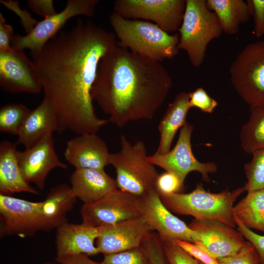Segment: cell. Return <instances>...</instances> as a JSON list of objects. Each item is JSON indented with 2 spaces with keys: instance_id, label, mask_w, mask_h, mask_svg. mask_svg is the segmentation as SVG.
I'll return each instance as SVG.
<instances>
[{
  "instance_id": "cb8c5ba5",
  "label": "cell",
  "mask_w": 264,
  "mask_h": 264,
  "mask_svg": "<svg viewBox=\"0 0 264 264\" xmlns=\"http://www.w3.org/2000/svg\"><path fill=\"white\" fill-rule=\"evenodd\" d=\"M189 93H178L168 107L159 122L158 130L160 140L155 153L163 154L170 151L174 138L186 123L187 113L191 109Z\"/></svg>"
},
{
  "instance_id": "74e56055",
  "label": "cell",
  "mask_w": 264,
  "mask_h": 264,
  "mask_svg": "<svg viewBox=\"0 0 264 264\" xmlns=\"http://www.w3.org/2000/svg\"><path fill=\"white\" fill-rule=\"evenodd\" d=\"M248 1L253 19L254 34L257 38H260L264 35V0H249Z\"/></svg>"
},
{
  "instance_id": "f1b7e54d",
  "label": "cell",
  "mask_w": 264,
  "mask_h": 264,
  "mask_svg": "<svg viewBox=\"0 0 264 264\" xmlns=\"http://www.w3.org/2000/svg\"><path fill=\"white\" fill-rule=\"evenodd\" d=\"M251 154V160L244 165L247 181L243 187L247 192L264 189V149Z\"/></svg>"
},
{
  "instance_id": "d6a6232c",
  "label": "cell",
  "mask_w": 264,
  "mask_h": 264,
  "mask_svg": "<svg viewBox=\"0 0 264 264\" xmlns=\"http://www.w3.org/2000/svg\"><path fill=\"white\" fill-rule=\"evenodd\" d=\"M218 260L220 264H261L256 249L248 241L239 252Z\"/></svg>"
},
{
  "instance_id": "7a4b0ae2",
  "label": "cell",
  "mask_w": 264,
  "mask_h": 264,
  "mask_svg": "<svg viewBox=\"0 0 264 264\" xmlns=\"http://www.w3.org/2000/svg\"><path fill=\"white\" fill-rule=\"evenodd\" d=\"M173 80L161 62L116 45L101 59L91 94L119 128L151 120L164 103Z\"/></svg>"
},
{
  "instance_id": "9c48e42d",
  "label": "cell",
  "mask_w": 264,
  "mask_h": 264,
  "mask_svg": "<svg viewBox=\"0 0 264 264\" xmlns=\"http://www.w3.org/2000/svg\"><path fill=\"white\" fill-rule=\"evenodd\" d=\"M98 0H68L60 12L37 22L25 35H14L11 46L23 50L29 49L32 54L39 53L70 18L76 16L91 17L95 14Z\"/></svg>"
},
{
  "instance_id": "484cf974",
  "label": "cell",
  "mask_w": 264,
  "mask_h": 264,
  "mask_svg": "<svg viewBox=\"0 0 264 264\" xmlns=\"http://www.w3.org/2000/svg\"><path fill=\"white\" fill-rule=\"evenodd\" d=\"M234 213L248 228L264 233V189L247 192L234 206Z\"/></svg>"
},
{
  "instance_id": "83f0119b",
  "label": "cell",
  "mask_w": 264,
  "mask_h": 264,
  "mask_svg": "<svg viewBox=\"0 0 264 264\" xmlns=\"http://www.w3.org/2000/svg\"><path fill=\"white\" fill-rule=\"evenodd\" d=\"M31 111L22 103L8 104L0 109V131L18 135L25 119Z\"/></svg>"
},
{
  "instance_id": "d6986e66",
  "label": "cell",
  "mask_w": 264,
  "mask_h": 264,
  "mask_svg": "<svg viewBox=\"0 0 264 264\" xmlns=\"http://www.w3.org/2000/svg\"><path fill=\"white\" fill-rule=\"evenodd\" d=\"M99 235V228L83 222L71 223L68 221L56 229L55 246L56 257L84 254L88 256L99 254L95 239Z\"/></svg>"
},
{
  "instance_id": "4dcf8cb0",
  "label": "cell",
  "mask_w": 264,
  "mask_h": 264,
  "mask_svg": "<svg viewBox=\"0 0 264 264\" xmlns=\"http://www.w3.org/2000/svg\"><path fill=\"white\" fill-rule=\"evenodd\" d=\"M141 247L147 254L151 264H167L162 242L156 233H152L146 236Z\"/></svg>"
},
{
  "instance_id": "f35d334b",
  "label": "cell",
  "mask_w": 264,
  "mask_h": 264,
  "mask_svg": "<svg viewBox=\"0 0 264 264\" xmlns=\"http://www.w3.org/2000/svg\"><path fill=\"white\" fill-rule=\"evenodd\" d=\"M12 26L6 22L2 13H0V53L12 49L11 44L14 37Z\"/></svg>"
},
{
  "instance_id": "3957f363",
  "label": "cell",
  "mask_w": 264,
  "mask_h": 264,
  "mask_svg": "<svg viewBox=\"0 0 264 264\" xmlns=\"http://www.w3.org/2000/svg\"><path fill=\"white\" fill-rule=\"evenodd\" d=\"M110 22L119 46L161 62L175 57L178 52L179 36L171 35L155 23L125 19L114 12L109 17Z\"/></svg>"
},
{
  "instance_id": "7402d4cb",
  "label": "cell",
  "mask_w": 264,
  "mask_h": 264,
  "mask_svg": "<svg viewBox=\"0 0 264 264\" xmlns=\"http://www.w3.org/2000/svg\"><path fill=\"white\" fill-rule=\"evenodd\" d=\"M78 198L70 186L60 184L52 188L42 201L43 230L49 231L67 222L66 216Z\"/></svg>"
},
{
  "instance_id": "4fadbf2b",
  "label": "cell",
  "mask_w": 264,
  "mask_h": 264,
  "mask_svg": "<svg viewBox=\"0 0 264 264\" xmlns=\"http://www.w3.org/2000/svg\"><path fill=\"white\" fill-rule=\"evenodd\" d=\"M139 199L140 217L156 231L162 242L176 240L196 242V233L171 212L156 190Z\"/></svg>"
},
{
  "instance_id": "ba28073f",
  "label": "cell",
  "mask_w": 264,
  "mask_h": 264,
  "mask_svg": "<svg viewBox=\"0 0 264 264\" xmlns=\"http://www.w3.org/2000/svg\"><path fill=\"white\" fill-rule=\"evenodd\" d=\"M186 0H116L113 12L126 19L151 21L167 33L180 27Z\"/></svg>"
},
{
  "instance_id": "e0dca14e",
  "label": "cell",
  "mask_w": 264,
  "mask_h": 264,
  "mask_svg": "<svg viewBox=\"0 0 264 264\" xmlns=\"http://www.w3.org/2000/svg\"><path fill=\"white\" fill-rule=\"evenodd\" d=\"M154 229L141 217L126 220L113 225L99 227L96 246L104 255L140 246Z\"/></svg>"
},
{
  "instance_id": "2e32d148",
  "label": "cell",
  "mask_w": 264,
  "mask_h": 264,
  "mask_svg": "<svg viewBox=\"0 0 264 264\" xmlns=\"http://www.w3.org/2000/svg\"><path fill=\"white\" fill-rule=\"evenodd\" d=\"M0 86L12 94H37L43 90L33 61L23 50L13 47L0 53Z\"/></svg>"
},
{
  "instance_id": "4316f807",
  "label": "cell",
  "mask_w": 264,
  "mask_h": 264,
  "mask_svg": "<svg viewBox=\"0 0 264 264\" xmlns=\"http://www.w3.org/2000/svg\"><path fill=\"white\" fill-rule=\"evenodd\" d=\"M250 115L240 132L242 147L246 153L264 149V105L250 107Z\"/></svg>"
},
{
  "instance_id": "9a60e30c",
  "label": "cell",
  "mask_w": 264,
  "mask_h": 264,
  "mask_svg": "<svg viewBox=\"0 0 264 264\" xmlns=\"http://www.w3.org/2000/svg\"><path fill=\"white\" fill-rule=\"evenodd\" d=\"M17 157L24 179L40 190L44 188L46 177L51 170L67 168L56 152L53 133L47 134L30 148L17 150Z\"/></svg>"
},
{
  "instance_id": "ac0fdd59",
  "label": "cell",
  "mask_w": 264,
  "mask_h": 264,
  "mask_svg": "<svg viewBox=\"0 0 264 264\" xmlns=\"http://www.w3.org/2000/svg\"><path fill=\"white\" fill-rule=\"evenodd\" d=\"M110 155L106 142L96 133L77 135L67 142L64 153L75 169L105 170L110 164Z\"/></svg>"
},
{
  "instance_id": "44dd1931",
  "label": "cell",
  "mask_w": 264,
  "mask_h": 264,
  "mask_svg": "<svg viewBox=\"0 0 264 264\" xmlns=\"http://www.w3.org/2000/svg\"><path fill=\"white\" fill-rule=\"evenodd\" d=\"M70 180L73 193L84 204L97 200L117 188L115 179L105 170L75 169Z\"/></svg>"
},
{
  "instance_id": "8992f818",
  "label": "cell",
  "mask_w": 264,
  "mask_h": 264,
  "mask_svg": "<svg viewBox=\"0 0 264 264\" xmlns=\"http://www.w3.org/2000/svg\"><path fill=\"white\" fill-rule=\"evenodd\" d=\"M178 30V49L186 52L195 67L203 62L208 44L223 32L216 14L208 8L206 0H186L183 20Z\"/></svg>"
},
{
  "instance_id": "603a6c76",
  "label": "cell",
  "mask_w": 264,
  "mask_h": 264,
  "mask_svg": "<svg viewBox=\"0 0 264 264\" xmlns=\"http://www.w3.org/2000/svg\"><path fill=\"white\" fill-rule=\"evenodd\" d=\"M16 143L2 140L0 143V194L17 193L38 195V191L23 178L17 157Z\"/></svg>"
},
{
  "instance_id": "7c38bea8",
  "label": "cell",
  "mask_w": 264,
  "mask_h": 264,
  "mask_svg": "<svg viewBox=\"0 0 264 264\" xmlns=\"http://www.w3.org/2000/svg\"><path fill=\"white\" fill-rule=\"evenodd\" d=\"M42 201L0 194V236L32 237L43 230Z\"/></svg>"
},
{
  "instance_id": "5b68a950",
  "label": "cell",
  "mask_w": 264,
  "mask_h": 264,
  "mask_svg": "<svg viewBox=\"0 0 264 264\" xmlns=\"http://www.w3.org/2000/svg\"><path fill=\"white\" fill-rule=\"evenodd\" d=\"M120 142V151L110 155L117 188L138 198L156 190L159 174L154 165L147 160L144 142L139 140L132 144L124 135Z\"/></svg>"
},
{
  "instance_id": "f546056e",
  "label": "cell",
  "mask_w": 264,
  "mask_h": 264,
  "mask_svg": "<svg viewBox=\"0 0 264 264\" xmlns=\"http://www.w3.org/2000/svg\"><path fill=\"white\" fill-rule=\"evenodd\" d=\"M99 264H151V263L140 246L122 252L104 255Z\"/></svg>"
},
{
  "instance_id": "7bdbcfd3",
  "label": "cell",
  "mask_w": 264,
  "mask_h": 264,
  "mask_svg": "<svg viewBox=\"0 0 264 264\" xmlns=\"http://www.w3.org/2000/svg\"><path fill=\"white\" fill-rule=\"evenodd\" d=\"M199 264H203V263H201V262H199Z\"/></svg>"
},
{
  "instance_id": "52a82bcc",
  "label": "cell",
  "mask_w": 264,
  "mask_h": 264,
  "mask_svg": "<svg viewBox=\"0 0 264 264\" xmlns=\"http://www.w3.org/2000/svg\"><path fill=\"white\" fill-rule=\"evenodd\" d=\"M230 82L248 105H264V40L247 44L229 67Z\"/></svg>"
},
{
  "instance_id": "277c9868",
  "label": "cell",
  "mask_w": 264,
  "mask_h": 264,
  "mask_svg": "<svg viewBox=\"0 0 264 264\" xmlns=\"http://www.w3.org/2000/svg\"><path fill=\"white\" fill-rule=\"evenodd\" d=\"M243 187L232 191L226 189L218 193L206 191L201 183L189 193L159 194L164 205L174 213L193 216L195 219L214 220L230 226H237L234 202L243 192Z\"/></svg>"
},
{
  "instance_id": "8fae6325",
  "label": "cell",
  "mask_w": 264,
  "mask_h": 264,
  "mask_svg": "<svg viewBox=\"0 0 264 264\" xmlns=\"http://www.w3.org/2000/svg\"><path fill=\"white\" fill-rule=\"evenodd\" d=\"M82 222L95 227L113 225L140 217L139 198L116 188L94 202L83 204Z\"/></svg>"
},
{
  "instance_id": "b9f144b4",
  "label": "cell",
  "mask_w": 264,
  "mask_h": 264,
  "mask_svg": "<svg viewBox=\"0 0 264 264\" xmlns=\"http://www.w3.org/2000/svg\"><path fill=\"white\" fill-rule=\"evenodd\" d=\"M42 264H59L58 263L57 264V262L56 263L51 262H44Z\"/></svg>"
},
{
  "instance_id": "ee69618b",
  "label": "cell",
  "mask_w": 264,
  "mask_h": 264,
  "mask_svg": "<svg viewBox=\"0 0 264 264\" xmlns=\"http://www.w3.org/2000/svg\"><path fill=\"white\" fill-rule=\"evenodd\" d=\"M261 264H264V263H261Z\"/></svg>"
},
{
  "instance_id": "ffe728a7",
  "label": "cell",
  "mask_w": 264,
  "mask_h": 264,
  "mask_svg": "<svg viewBox=\"0 0 264 264\" xmlns=\"http://www.w3.org/2000/svg\"><path fill=\"white\" fill-rule=\"evenodd\" d=\"M58 118L52 105L45 97L25 119L17 135L16 145L30 148L43 137L54 132H59Z\"/></svg>"
},
{
  "instance_id": "d4e9b609",
  "label": "cell",
  "mask_w": 264,
  "mask_h": 264,
  "mask_svg": "<svg viewBox=\"0 0 264 264\" xmlns=\"http://www.w3.org/2000/svg\"><path fill=\"white\" fill-rule=\"evenodd\" d=\"M206 5L216 14L222 32L225 34H237L240 25L246 22L251 16L248 0H206Z\"/></svg>"
},
{
  "instance_id": "e575fe53",
  "label": "cell",
  "mask_w": 264,
  "mask_h": 264,
  "mask_svg": "<svg viewBox=\"0 0 264 264\" xmlns=\"http://www.w3.org/2000/svg\"><path fill=\"white\" fill-rule=\"evenodd\" d=\"M184 183L175 175L165 172L159 175L155 188L159 194L180 193L183 189Z\"/></svg>"
},
{
  "instance_id": "8d00e7d4",
  "label": "cell",
  "mask_w": 264,
  "mask_h": 264,
  "mask_svg": "<svg viewBox=\"0 0 264 264\" xmlns=\"http://www.w3.org/2000/svg\"><path fill=\"white\" fill-rule=\"evenodd\" d=\"M176 243L193 257L204 264H220L204 249L196 244L182 240H176Z\"/></svg>"
},
{
  "instance_id": "ab89813d",
  "label": "cell",
  "mask_w": 264,
  "mask_h": 264,
  "mask_svg": "<svg viewBox=\"0 0 264 264\" xmlns=\"http://www.w3.org/2000/svg\"><path fill=\"white\" fill-rule=\"evenodd\" d=\"M29 7L35 13L45 18L57 13L53 7V1L51 0H27Z\"/></svg>"
},
{
  "instance_id": "30bf717a",
  "label": "cell",
  "mask_w": 264,
  "mask_h": 264,
  "mask_svg": "<svg viewBox=\"0 0 264 264\" xmlns=\"http://www.w3.org/2000/svg\"><path fill=\"white\" fill-rule=\"evenodd\" d=\"M193 125L186 121L180 129L179 134L175 147L166 154L154 153L147 156V160L154 166L177 176L184 183L187 176L192 172H198L202 179L209 181V174L217 171L215 162H201L193 154L191 136Z\"/></svg>"
},
{
  "instance_id": "6da1fadb",
  "label": "cell",
  "mask_w": 264,
  "mask_h": 264,
  "mask_svg": "<svg viewBox=\"0 0 264 264\" xmlns=\"http://www.w3.org/2000/svg\"><path fill=\"white\" fill-rule=\"evenodd\" d=\"M117 45L114 32L78 19L32 55L44 96L51 103L59 132L96 133L109 119L96 114L91 92L102 58Z\"/></svg>"
},
{
  "instance_id": "d590c367",
  "label": "cell",
  "mask_w": 264,
  "mask_h": 264,
  "mask_svg": "<svg viewBox=\"0 0 264 264\" xmlns=\"http://www.w3.org/2000/svg\"><path fill=\"white\" fill-rule=\"evenodd\" d=\"M237 230L250 242L256 249L261 263H264V235H261L246 227L234 217Z\"/></svg>"
},
{
  "instance_id": "1f68e13d",
  "label": "cell",
  "mask_w": 264,
  "mask_h": 264,
  "mask_svg": "<svg viewBox=\"0 0 264 264\" xmlns=\"http://www.w3.org/2000/svg\"><path fill=\"white\" fill-rule=\"evenodd\" d=\"M167 264H199V262L177 245L175 242H162Z\"/></svg>"
},
{
  "instance_id": "836d02e7",
  "label": "cell",
  "mask_w": 264,
  "mask_h": 264,
  "mask_svg": "<svg viewBox=\"0 0 264 264\" xmlns=\"http://www.w3.org/2000/svg\"><path fill=\"white\" fill-rule=\"evenodd\" d=\"M189 104L191 108H198L202 112L212 113L218 104L210 97L206 90L201 87L197 88L193 91L189 93Z\"/></svg>"
},
{
  "instance_id": "5bb4252c",
  "label": "cell",
  "mask_w": 264,
  "mask_h": 264,
  "mask_svg": "<svg viewBox=\"0 0 264 264\" xmlns=\"http://www.w3.org/2000/svg\"><path fill=\"white\" fill-rule=\"evenodd\" d=\"M188 226L196 233L194 243L217 259L237 253L247 243L238 230L220 221L195 219Z\"/></svg>"
},
{
  "instance_id": "60d3db41",
  "label": "cell",
  "mask_w": 264,
  "mask_h": 264,
  "mask_svg": "<svg viewBox=\"0 0 264 264\" xmlns=\"http://www.w3.org/2000/svg\"><path fill=\"white\" fill-rule=\"evenodd\" d=\"M59 264H99L84 254L68 255L55 258Z\"/></svg>"
}]
</instances>
